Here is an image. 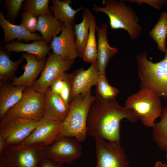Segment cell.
Masks as SVG:
<instances>
[{
    "label": "cell",
    "instance_id": "cell-18",
    "mask_svg": "<svg viewBox=\"0 0 167 167\" xmlns=\"http://www.w3.org/2000/svg\"><path fill=\"white\" fill-rule=\"evenodd\" d=\"M27 87L13 85L8 83H0V118L1 120L12 107L21 99Z\"/></svg>",
    "mask_w": 167,
    "mask_h": 167
},
{
    "label": "cell",
    "instance_id": "cell-37",
    "mask_svg": "<svg viewBox=\"0 0 167 167\" xmlns=\"http://www.w3.org/2000/svg\"><path fill=\"white\" fill-rule=\"evenodd\" d=\"M167 154H166V159L167 160ZM166 166H167V164H166Z\"/></svg>",
    "mask_w": 167,
    "mask_h": 167
},
{
    "label": "cell",
    "instance_id": "cell-33",
    "mask_svg": "<svg viewBox=\"0 0 167 167\" xmlns=\"http://www.w3.org/2000/svg\"><path fill=\"white\" fill-rule=\"evenodd\" d=\"M128 2L136 3L139 5L142 3H146L151 7L156 9H160L163 5L166 4L167 1L164 0H129Z\"/></svg>",
    "mask_w": 167,
    "mask_h": 167
},
{
    "label": "cell",
    "instance_id": "cell-35",
    "mask_svg": "<svg viewBox=\"0 0 167 167\" xmlns=\"http://www.w3.org/2000/svg\"><path fill=\"white\" fill-rule=\"evenodd\" d=\"M154 167H167L166 164H164L160 161H156Z\"/></svg>",
    "mask_w": 167,
    "mask_h": 167
},
{
    "label": "cell",
    "instance_id": "cell-19",
    "mask_svg": "<svg viewBox=\"0 0 167 167\" xmlns=\"http://www.w3.org/2000/svg\"><path fill=\"white\" fill-rule=\"evenodd\" d=\"M0 25L4 32V42L6 43L15 39L19 41L24 40L27 42L30 41L43 40L42 36L39 34L30 32L20 25H15L10 22L5 18L2 11H0Z\"/></svg>",
    "mask_w": 167,
    "mask_h": 167
},
{
    "label": "cell",
    "instance_id": "cell-23",
    "mask_svg": "<svg viewBox=\"0 0 167 167\" xmlns=\"http://www.w3.org/2000/svg\"><path fill=\"white\" fill-rule=\"evenodd\" d=\"M83 11V18L81 22L74 25L75 34L76 45L79 57L81 58H82L88 36L91 20L95 17L88 9L84 8Z\"/></svg>",
    "mask_w": 167,
    "mask_h": 167
},
{
    "label": "cell",
    "instance_id": "cell-16",
    "mask_svg": "<svg viewBox=\"0 0 167 167\" xmlns=\"http://www.w3.org/2000/svg\"><path fill=\"white\" fill-rule=\"evenodd\" d=\"M45 94V117L54 121H63L68 113L69 103L65 102L49 87Z\"/></svg>",
    "mask_w": 167,
    "mask_h": 167
},
{
    "label": "cell",
    "instance_id": "cell-4",
    "mask_svg": "<svg viewBox=\"0 0 167 167\" xmlns=\"http://www.w3.org/2000/svg\"><path fill=\"white\" fill-rule=\"evenodd\" d=\"M136 58L140 88L150 89L167 101V54L156 63L148 59L146 51L137 55Z\"/></svg>",
    "mask_w": 167,
    "mask_h": 167
},
{
    "label": "cell",
    "instance_id": "cell-30",
    "mask_svg": "<svg viewBox=\"0 0 167 167\" xmlns=\"http://www.w3.org/2000/svg\"><path fill=\"white\" fill-rule=\"evenodd\" d=\"M96 86V95L106 99L116 98L119 92L116 88L109 84L105 74H100Z\"/></svg>",
    "mask_w": 167,
    "mask_h": 167
},
{
    "label": "cell",
    "instance_id": "cell-10",
    "mask_svg": "<svg viewBox=\"0 0 167 167\" xmlns=\"http://www.w3.org/2000/svg\"><path fill=\"white\" fill-rule=\"evenodd\" d=\"M95 167H129L124 149L120 144L95 139Z\"/></svg>",
    "mask_w": 167,
    "mask_h": 167
},
{
    "label": "cell",
    "instance_id": "cell-8",
    "mask_svg": "<svg viewBox=\"0 0 167 167\" xmlns=\"http://www.w3.org/2000/svg\"><path fill=\"white\" fill-rule=\"evenodd\" d=\"M1 120L0 137L4 140L5 147L20 143L30 135L40 122L28 120L8 114Z\"/></svg>",
    "mask_w": 167,
    "mask_h": 167
},
{
    "label": "cell",
    "instance_id": "cell-17",
    "mask_svg": "<svg viewBox=\"0 0 167 167\" xmlns=\"http://www.w3.org/2000/svg\"><path fill=\"white\" fill-rule=\"evenodd\" d=\"M108 25L102 23L96 28L97 37V62L100 74H105L107 64L110 58L118 52V49L109 45L107 37Z\"/></svg>",
    "mask_w": 167,
    "mask_h": 167
},
{
    "label": "cell",
    "instance_id": "cell-14",
    "mask_svg": "<svg viewBox=\"0 0 167 167\" xmlns=\"http://www.w3.org/2000/svg\"><path fill=\"white\" fill-rule=\"evenodd\" d=\"M100 74L97 61L86 70L79 69L69 74L72 88L69 102L77 95L87 92L96 85Z\"/></svg>",
    "mask_w": 167,
    "mask_h": 167
},
{
    "label": "cell",
    "instance_id": "cell-25",
    "mask_svg": "<svg viewBox=\"0 0 167 167\" xmlns=\"http://www.w3.org/2000/svg\"><path fill=\"white\" fill-rule=\"evenodd\" d=\"M160 121L152 129V138L161 150L167 151V105L162 108Z\"/></svg>",
    "mask_w": 167,
    "mask_h": 167
},
{
    "label": "cell",
    "instance_id": "cell-13",
    "mask_svg": "<svg viewBox=\"0 0 167 167\" xmlns=\"http://www.w3.org/2000/svg\"><path fill=\"white\" fill-rule=\"evenodd\" d=\"M63 122L54 121L44 117L30 135L19 144L23 145L36 144L47 147L57 138Z\"/></svg>",
    "mask_w": 167,
    "mask_h": 167
},
{
    "label": "cell",
    "instance_id": "cell-27",
    "mask_svg": "<svg viewBox=\"0 0 167 167\" xmlns=\"http://www.w3.org/2000/svg\"><path fill=\"white\" fill-rule=\"evenodd\" d=\"M97 27L95 16L91 22L88 36L82 57L84 61L91 64L96 62L97 59V43L96 37Z\"/></svg>",
    "mask_w": 167,
    "mask_h": 167
},
{
    "label": "cell",
    "instance_id": "cell-29",
    "mask_svg": "<svg viewBox=\"0 0 167 167\" xmlns=\"http://www.w3.org/2000/svg\"><path fill=\"white\" fill-rule=\"evenodd\" d=\"M49 0H24L22 10L31 12L38 18L43 15L53 13L49 7Z\"/></svg>",
    "mask_w": 167,
    "mask_h": 167
},
{
    "label": "cell",
    "instance_id": "cell-21",
    "mask_svg": "<svg viewBox=\"0 0 167 167\" xmlns=\"http://www.w3.org/2000/svg\"><path fill=\"white\" fill-rule=\"evenodd\" d=\"M51 2L52 4L49 7L54 17L65 26L74 25L75 15L84 8L81 7L74 10L70 6L72 2L70 0H52Z\"/></svg>",
    "mask_w": 167,
    "mask_h": 167
},
{
    "label": "cell",
    "instance_id": "cell-36",
    "mask_svg": "<svg viewBox=\"0 0 167 167\" xmlns=\"http://www.w3.org/2000/svg\"><path fill=\"white\" fill-rule=\"evenodd\" d=\"M0 167H7L5 165L0 163Z\"/></svg>",
    "mask_w": 167,
    "mask_h": 167
},
{
    "label": "cell",
    "instance_id": "cell-15",
    "mask_svg": "<svg viewBox=\"0 0 167 167\" xmlns=\"http://www.w3.org/2000/svg\"><path fill=\"white\" fill-rule=\"evenodd\" d=\"M21 55L27 61L26 64L22 66L24 73L19 77H15L11 84L13 85L31 87L35 79L43 70L46 60H38L35 55L26 53H22Z\"/></svg>",
    "mask_w": 167,
    "mask_h": 167
},
{
    "label": "cell",
    "instance_id": "cell-11",
    "mask_svg": "<svg viewBox=\"0 0 167 167\" xmlns=\"http://www.w3.org/2000/svg\"><path fill=\"white\" fill-rule=\"evenodd\" d=\"M48 55L40 77L32 87L36 91L43 93L57 78L70 69L74 62V61L65 60L53 53H49Z\"/></svg>",
    "mask_w": 167,
    "mask_h": 167
},
{
    "label": "cell",
    "instance_id": "cell-1",
    "mask_svg": "<svg viewBox=\"0 0 167 167\" xmlns=\"http://www.w3.org/2000/svg\"><path fill=\"white\" fill-rule=\"evenodd\" d=\"M123 119L131 123L139 119L132 109L120 105L116 98L106 99L96 95L87 116V135L120 144V122Z\"/></svg>",
    "mask_w": 167,
    "mask_h": 167
},
{
    "label": "cell",
    "instance_id": "cell-7",
    "mask_svg": "<svg viewBox=\"0 0 167 167\" xmlns=\"http://www.w3.org/2000/svg\"><path fill=\"white\" fill-rule=\"evenodd\" d=\"M45 93L32 87L27 88L21 99L7 114L33 122L40 121L45 117Z\"/></svg>",
    "mask_w": 167,
    "mask_h": 167
},
{
    "label": "cell",
    "instance_id": "cell-9",
    "mask_svg": "<svg viewBox=\"0 0 167 167\" xmlns=\"http://www.w3.org/2000/svg\"><path fill=\"white\" fill-rule=\"evenodd\" d=\"M80 142L75 137L58 136L51 145L45 147V156L60 165L71 164L81 156Z\"/></svg>",
    "mask_w": 167,
    "mask_h": 167
},
{
    "label": "cell",
    "instance_id": "cell-6",
    "mask_svg": "<svg viewBox=\"0 0 167 167\" xmlns=\"http://www.w3.org/2000/svg\"><path fill=\"white\" fill-rule=\"evenodd\" d=\"M45 148L36 144L6 146L0 154V163L7 167H40Z\"/></svg>",
    "mask_w": 167,
    "mask_h": 167
},
{
    "label": "cell",
    "instance_id": "cell-12",
    "mask_svg": "<svg viewBox=\"0 0 167 167\" xmlns=\"http://www.w3.org/2000/svg\"><path fill=\"white\" fill-rule=\"evenodd\" d=\"M49 46L53 53L63 59L75 61L79 55L75 44L74 25L65 26L63 24L60 35L53 37Z\"/></svg>",
    "mask_w": 167,
    "mask_h": 167
},
{
    "label": "cell",
    "instance_id": "cell-31",
    "mask_svg": "<svg viewBox=\"0 0 167 167\" xmlns=\"http://www.w3.org/2000/svg\"><path fill=\"white\" fill-rule=\"evenodd\" d=\"M24 0H6L3 3V7L7 9V20L13 24L20 13Z\"/></svg>",
    "mask_w": 167,
    "mask_h": 167
},
{
    "label": "cell",
    "instance_id": "cell-26",
    "mask_svg": "<svg viewBox=\"0 0 167 167\" xmlns=\"http://www.w3.org/2000/svg\"><path fill=\"white\" fill-rule=\"evenodd\" d=\"M150 36L156 42L158 49L167 54L166 39L167 36V13L162 12L157 23L150 31Z\"/></svg>",
    "mask_w": 167,
    "mask_h": 167
},
{
    "label": "cell",
    "instance_id": "cell-20",
    "mask_svg": "<svg viewBox=\"0 0 167 167\" xmlns=\"http://www.w3.org/2000/svg\"><path fill=\"white\" fill-rule=\"evenodd\" d=\"M5 49L8 52H25L34 54L39 60L45 59L47 55L52 49L49 44L43 40L34 41L31 43H24L17 41L6 43Z\"/></svg>",
    "mask_w": 167,
    "mask_h": 167
},
{
    "label": "cell",
    "instance_id": "cell-5",
    "mask_svg": "<svg viewBox=\"0 0 167 167\" xmlns=\"http://www.w3.org/2000/svg\"><path fill=\"white\" fill-rule=\"evenodd\" d=\"M124 107L133 110L145 126L152 128L156 120L161 116L162 109L160 97L145 88H140L138 92L129 96Z\"/></svg>",
    "mask_w": 167,
    "mask_h": 167
},
{
    "label": "cell",
    "instance_id": "cell-38",
    "mask_svg": "<svg viewBox=\"0 0 167 167\" xmlns=\"http://www.w3.org/2000/svg\"></svg>",
    "mask_w": 167,
    "mask_h": 167
},
{
    "label": "cell",
    "instance_id": "cell-2",
    "mask_svg": "<svg viewBox=\"0 0 167 167\" xmlns=\"http://www.w3.org/2000/svg\"><path fill=\"white\" fill-rule=\"evenodd\" d=\"M95 97L90 89L73 98L70 101L68 113L61 125L58 136L73 137L80 142L85 140L87 116Z\"/></svg>",
    "mask_w": 167,
    "mask_h": 167
},
{
    "label": "cell",
    "instance_id": "cell-34",
    "mask_svg": "<svg viewBox=\"0 0 167 167\" xmlns=\"http://www.w3.org/2000/svg\"><path fill=\"white\" fill-rule=\"evenodd\" d=\"M40 167H63L62 165L57 163L50 159L45 157L40 162Z\"/></svg>",
    "mask_w": 167,
    "mask_h": 167
},
{
    "label": "cell",
    "instance_id": "cell-3",
    "mask_svg": "<svg viewBox=\"0 0 167 167\" xmlns=\"http://www.w3.org/2000/svg\"><path fill=\"white\" fill-rule=\"evenodd\" d=\"M102 3L103 7L95 4L93 6V10L107 15L112 29L126 30L132 40L140 36L143 29L139 24V18L133 9L124 1L103 0Z\"/></svg>",
    "mask_w": 167,
    "mask_h": 167
},
{
    "label": "cell",
    "instance_id": "cell-32",
    "mask_svg": "<svg viewBox=\"0 0 167 167\" xmlns=\"http://www.w3.org/2000/svg\"><path fill=\"white\" fill-rule=\"evenodd\" d=\"M37 18L31 12L24 11L22 14L20 25L28 32L33 33L37 31Z\"/></svg>",
    "mask_w": 167,
    "mask_h": 167
},
{
    "label": "cell",
    "instance_id": "cell-28",
    "mask_svg": "<svg viewBox=\"0 0 167 167\" xmlns=\"http://www.w3.org/2000/svg\"><path fill=\"white\" fill-rule=\"evenodd\" d=\"M49 88L67 103L69 104L71 92V84L69 74L65 72L57 78Z\"/></svg>",
    "mask_w": 167,
    "mask_h": 167
},
{
    "label": "cell",
    "instance_id": "cell-22",
    "mask_svg": "<svg viewBox=\"0 0 167 167\" xmlns=\"http://www.w3.org/2000/svg\"><path fill=\"white\" fill-rule=\"evenodd\" d=\"M63 24L53 13L46 14L38 17L37 30L41 33L43 40L49 44L54 37L61 32Z\"/></svg>",
    "mask_w": 167,
    "mask_h": 167
},
{
    "label": "cell",
    "instance_id": "cell-24",
    "mask_svg": "<svg viewBox=\"0 0 167 167\" xmlns=\"http://www.w3.org/2000/svg\"><path fill=\"white\" fill-rule=\"evenodd\" d=\"M9 52L5 49V45L0 46V83H8L13 79L16 70L24 59L22 57L15 61H13L10 58Z\"/></svg>",
    "mask_w": 167,
    "mask_h": 167
}]
</instances>
